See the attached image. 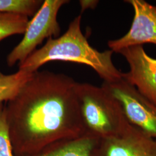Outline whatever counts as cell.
<instances>
[{
  "label": "cell",
  "instance_id": "1",
  "mask_svg": "<svg viewBox=\"0 0 156 156\" xmlns=\"http://www.w3.org/2000/svg\"><path fill=\"white\" fill-rule=\"evenodd\" d=\"M76 83L62 73L37 71L6 102L14 156L34 154L57 142L86 135Z\"/></svg>",
  "mask_w": 156,
  "mask_h": 156
},
{
  "label": "cell",
  "instance_id": "2",
  "mask_svg": "<svg viewBox=\"0 0 156 156\" xmlns=\"http://www.w3.org/2000/svg\"><path fill=\"white\" fill-rule=\"evenodd\" d=\"M80 15L69 25L67 31L56 38H49L45 45L37 49L19 64V69L34 73L47 62L64 61L82 64L92 68L104 82H113L123 77L112 60V50L99 51L90 45L81 30Z\"/></svg>",
  "mask_w": 156,
  "mask_h": 156
},
{
  "label": "cell",
  "instance_id": "3",
  "mask_svg": "<svg viewBox=\"0 0 156 156\" xmlns=\"http://www.w3.org/2000/svg\"><path fill=\"white\" fill-rule=\"evenodd\" d=\"M76 93L86 135L98 140L116 137L130 125L118 101L102 86L77 82Z\"/></svg>",
  "mask_w": 156,
  "mask_h": 156
},
{
  "label": "cell",
  "instance_id": "4",
  "mask_svg": "<svg viewBox=\"0 0 156 156\" xmlns=\"http://www.w3.org/2000/svg\"><path fill=\"white\" fill-rule=\"evenodd\" d=\"M69 2L67 0H45L33 19L29 21L20 42L7 56L9 67L16 62L22 63L46 38H56L60 33L57 14L62 6Z\"/></svg>",
  "mask_w": 156,
  "mask_h": 156
},
{
  "label": "cell",
  "instance_id": "5",
  "mask_svg": "<svg viewBox=\"0 0 156 156\" xmlns=\"http://www.w3.org/2000/svg\"><path fill=\"white\" fill-rule=\"evenodd\" d=\"M101 86L118 101L129 123L156 140V105L123 77Z\"/></svg>",
  "mask_w": 156,
  "mask_h": 156
},
{
  "label": "cell",
  "instance_id": "6",
  "mask_svg": "<svg viewBox=\"0 0 156 156\" xmlns=\"http://www.w3.org/2000/svg\"><path fill=\"white\" fill-rule=\"evenodd\" d=\"M90 156H156V140L130 124L120 135L98 140Z\"/></svg>",
  "mask_w": 156,
  "mask_h": 156
},
{
  "label": "cell",
  "instance_id": "7",
  "mask_svg": "<svg viewBox=\"0 0 156 156\" xmlns=\"http://www.w3.org/2000/svg\"><path fill=\"white\" fill-rule=\"evenodd\" d=\"M134 9V16L128 33L119 39L110 40L109 48L118 53L128 47L143 46L145 44L156 45V6L144 0H127Z\"/></svg>",
  "mask_w": 156,
  "mask_h": 156
},
{
  "label": "cell",
  "instance_id": "8",
  "mask_svg": "<svg viewBox=\"0 0 156 156\" xmlns=\"http://www.w3.org/2000/svg\"><path fill=\"white\" fill-rule=\"evenodd\" d=\"M128 62L129 70L123 77L146 98L156 105V59L149 56L143 46L120 50Z\"/></svg>",
  "mask_w": 156,
  "mask_h": 156
},
{
  "label": "cell",
  "instance_id": "9",
  "mask_svg": "<svg viewBox=\"0 0 156 156\" xmlns=\"http://www.w3.org/2000/svg\"><path fill=\"white\" fill-rule=\"evenodd\" d=\"M98 140L85 135L76 140L57 142L36 154L22 156H90Z\"/></svg>",
  "mask_w": 156,
  "mask_h": 156
},
{
  "label": "cell",
  "instance_id": "10",
  "mask_svg": "<svg viewBox=\"0 0 156 156\" xmlns=\"http://www.w3.org/2000/svg\"><path fill=\"white\" fill-rule=\"evenodd\" d=\"M33 73L19 69L11 75L0 73V103L13 98Z\"/></svg>",
  "mask_w": 156,
  "mask_h": 156
},
{
  "label": "cell",
  "instance_id": "11",
  "mask_svg": "<svg viewBox=\"0 0 156 156\" xmlns=\"http://www.w3.org/2000/svg\"><path fill=\"white\" fill-rule=\"evenodd\" d=\"M28 22L26 16L0 12V41L11 35L24 33Z\"/></svg>",
  "mask_w": 156,
  "mask_h": 156
},
{
  "label": "cell",
  "instance_id": "12",
  "mask_svg": "<svg viewBox=\"0 0 156 156\" xmlns=\"http://www.w3.org/2000/svg\"><path fill=\"white\" fill-rule=\"evenodd\" d=\"M43 2L41 0H0V12L34 16Z\"/></svg>",
  "mask_w": 156,
  "mask_h": 156
},
{
  "label": "cell",
  "instance_id": "13",
  "mask_svg": "<svg viewBox=\"0 0 156 156\" xmlns=\"http://www.w3.org/2000/svg\"><path fill=\"white\" fill-rule=\"evenodd\" d=\"M0 156H15L9 134L5 106L0 103Z\"/></svg>",
  "mask_w": 156,
  "mask_h": 156
},
{
  "label": "cell",
  "instance_id": "14",
  "mask_svg": "<svg viewBox=\"0 0 156 156\" xmlns=\"http://www.w3.org/2000/svg\"><path fill=\"white\" fill-rule=\"evenodd\" d=\"M98 2V1L94 0H82L79 1L82 12L84 11L87 9H94Z\"/></svg>",
  "mask_w": 156,
  "mask_h": 156
}]
</instances>
